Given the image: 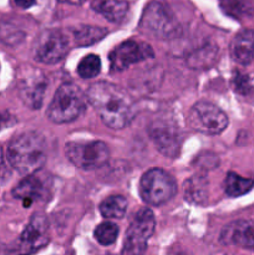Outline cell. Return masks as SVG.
<instances>
[{
	"label": "cell",
	"instance_id": "obj_25",
	"mask_svg": "<svg viewBox=\"0 0 254 255\" xmlns=\"http://www.w3.org/2000/svg\"><path fill=\"white\" fill-rule=\"evenodd\" d=\"M233 85L236 91L239 94H248V91L251 90V85L248 84V77H246V75H241L239 72H237V75L234 76Z\"/></svg>",
	"mask_w": 254,
	"mask_h": 255
},
{
	"label": "cell",
	"instance_id": "obj_15",
	"mask_svg": "<svg viewBox=\"0 0 254 255\" xmlns=\"http://www.w3.org/2000/svg\"><path fill=\"white\" fill-rule=\"evenodd\" d=\"M231 56L237 64L248 65L254 59V31L244 29L231 42Z\"/></svg>",
	"mask_w": 254,
	"mask_h": 255
},
{
	"label": "cell",
	"instance_id": "obj_13",
	"mask_svg": "<svg viewBox=\"0 0 254 255\" xmlns=\"http://www.w3.org/2000/svg\"><path fill=\"white\" fill-rule=\"evenodd\" d=\"M221 242L254 252V221L241 219L227 224L221 233Z\"/></svg>",
	"mask_w": 254,
	"mask_h": 255
},
{
	"label": "cell",
	"instance_id": "obj_9",
	"mask_svg": "<svg viewBox=\"0 0 254 255\" xmlns=\"http://www.w3.org/2000/svg\"><path fill=\"white\" fill-rule=\"evenodd\" d=\"M148 133L157 149L167 157H177L181 152L183 134L176 122L169 119H157L149 125Z\"/></svg>",
	"mask_w": 254,
	"mask_h": 255
},
{
	"label": "cell",
	"instance_id": "obj_17",
	"mask_svg": "<svg viewBox=\"0 0 254 255\" xmlns=\"http://www.w3.org/2000/svg\"><path fill=\"white\" fill-rule=\"evenodd\" d=\"M222 11L233 19H244L254 14L253 0H221Z\"/></svg>",
	"mask_w": 254,
	"mask_h": 255
},
{
	"label": "cell",
	"instance_id": "obj_11",
	"mask_svg": "<svg viewBox=\"0 0 254 255\" xmlns=\"http://www.w3.org/2000/svg\"><path fill=\"white\" fill-rule=\"evenodd\" d=\"M153 55L154 52L149 45L128 40L120 44L110 52V66L112 71H122L131 65L153 57Z\"/></svg>",
	"mask_w": 254,
	"mask_h": 255
},
{
	"label": "cell",
	"instance_id": "obj_3",
	"mask_svg": "<svg viewBox=\"0 0 254 255\" xmlns=\"http://www.w3.org/2000/svg\"><path fill=\"white\" fill-rule=\"evenodd\" d=\"M87 106V96L72 82L62 84L55 92L46 115L55 124H67L79 119Z\"/></svg>",
	"mask_w": 254,
	"mask_h": 255
},
{
	"label": "cell",
	"instance_id": "obj_10",
	"mask_svg": "<svg viewBox=\"0 0 254 255\" xmlns=\"http://www.w3.org/2000/svg\"><path fill=\"white\" fill-rule=\"evenodd\" d=\"M69 52V41L59 30L42 32L35 46V60L41 64H57Z\"/></svg>",
	"mask_w": 254,
	"mask_h": 255
},
{
	"label": "cell",
	"instance_id": "obj_18",
	"mask_svg": "<svg viewBox=\"0 0 254 255\" xmlns=\"http://www.w3.org/2000/svg\"><path fill=\"white\" fill-rule=\"evenodd\" d=\"M106 34L107 30L104 27L84 25L74 30V40L77 46L85 47L96 44L97 41L104 39Z\"/></svg>",
	"mask_w": 254,
	"mask_h": 255
},
{
	"label": "cell",
	"instance_id": "obj_12",
	"mask_svg": "<svg viewBox=\"0 0 254 255\" xmlns=\"http://www.w3.org/2000/svg\"><path fill=\"white\" fill-rule=\"evenodd\" d=\"M50 242L49 224L42 214H35L19 239V252L35 253Z\"/></svg>",
	"mask_w": 254,
	"mask_h": 255
},
{
	"label": "cell",
	"instance_id": "obj_26",
	"mask_svg": "<svg viewBox=\"0 0 254 255\" xmlns=\"http://www.w3.org/2000/svg\"><path fill=\"white\" fill-rule=\"evenodd\" d=\"M14 117L10 114H0V131L6 128V127H9L10 125L14 124Z\"/></svg>",
	"mask_w": 254,
	"mask_h": 255
},
{
	"label": "cell",
	"instance_id": "obj_6",
	"mask_svg": "<svg viewBox=\"0 0 254 255\" xmlns=\"http://www.w3.org/2000/svg\"><path fill=\"white\" fill-rule=\"evenodd\" d=\"M65 153L74 166L85 171L100 168L110 158L109 147L101 141L69 142Z\"/></svg>",
	"mask_w": 254,
	"mask_h": 255
},
{
	"label": "cell",
	"instance_id": "obj_23",
	"mask_svg": "<svg viewBox=\"0 0 254 255\" xmlns=\"http://www.w3.org/2000/svg\"><path fill=\"white\" fill-rule=\"evenodd\" d=\"M94 236L101 246H110V244L115 243L117 236H119V227L112 222H104L96 227Z\"/></svg>",
	"mask_w": 254,
	"mask_h": 255
},
{
	"label": "cell",
	"instance_id": "obj_5",
	"mask_svg": "<svg viewBox=\"0 0 254 255\" xmlns=\"http://www.w3.org/2000/svg\"><path fill=\"white\" fill-rule=\"evenodd\" d=\"M177 183L173 177L161 168H152L142 176L139 194L147 204L161 206L174 197Z\"/></svg>",
	"mask_w": 254,
	"mask_h": 255
},
{
	"label": "cell",
	"instance_id": "obj_21",
	"mask_svg": "<svg viewBox=\"0 0 254 255\" xmlns=\"http://www.w3.org/2000/svg\"><path fill=\"white\" fill-rule=\"evenodd\" d=\"M45 84L40 81L39 79L34 81H26V85L22 86L21 89V97L25 101V104L29 105L30 107L37 109L40 107L44 97Z\"/></svg>",
	"mask_w": 254,
	"mask_h": 255
},
{
	"label": "cell",
	"instance_id": "obj_19",
	"mask_svg": "<svg viewBox=\"0 0 254 255\" xmlns=\"http://www.w3.org/2000/svg\"><path fill=\"white\" fill-rule=\"evenodd\" d=\"M254 187V181L249 178H243L239 174L229 172L224 179V192L229 197H239L248 193Z\"/></svg>",
	"mask_w": 254,
	"mask_h": 255
},
{
	"label": "cell",
	"instance_id": "obj_28",
	"mask_svg": "<svg viewBox=\"0 0 254 255\" xmlns=\"http://www.w3.org/2000/svg\"><path fill=\"white\" fill-rule=\"evenodd\" d=\"M60 2H64V4H71V5H80L85 1V0H57Z\"/></svg>",
	"mask_w": 254,
	"mask_h": 255
},
{
	"label": "cell",
	"instance_id": "obj_4",
	"mask_svg": "<svg viewBox=\"0 0 254 255\" xmlns=\"http://www.w3.org/2000/svg\"><path fill=\"white\" fill-rule=\"evenodd\" d=\"M141 29L156 39H172L181 32V26L173 12L162 1H152L144 9Z\"/></svg>",
	"mask_w": 254,
	"mask_h": 255
},
{
	"label": "cell",
	"instance_id": "obj_20",
	"mask_svg": "<svg viewBox=\"0 0 254 255\" xmlns=\"http://www.w3.org/2000/svg\"><path fill=\"white\" fill-rule=\"evenodd\" d=\"M127 211V199L122 196H111L100 204V213L107 219H120Z\"/></svg>",
	"mask_w": 254,
	"mask_h": 255
},
{
	"label": "cell",
	"instance_id": "obj_22",
	"mask_svg": "<svg viewBox=\"0 0 254 255\" xmlns=\"http://www.w3.org/2000/svg\"><path fill=\"white\" fill-rule=\"evenodd\" d=\"M100 71H101V60L95 54L85 56L77 66V74L82 79H92V77L97 76Z\"/></svg>",
	"mask_w": 254,
	"mask_h": 255
},
{
	"label": "cell",
	"instance_id": "obj_8",
	"mask_svg": "<svg viewBox=\"0 0 254 255\" xmlns=\"http://www.w3.org/2000/svg\"><path fill=\"white\" fill-rule=\"evenodd\" d=\"M188 124L201 133L219 134L228 126V117L212 102L198 101L189 110Z\"/></svg>",
	"mask_w": 254,
	"mask_h": 255
},
{
	"label": "cell",
	"instance_id": "obj_29",
	"mask_svg": "<svg viewBox=\"0 0 254 255\" xmlns=\"http://www.w3.org/2000/svg\"><path fill=\"white\" fill-rule=\"evenodd\" d=\"M4 169V156H2V149L0 148V169Z\"/></svg>",
	"mask_w": 254,
	"mask_h": 255
},
{
	"label": "cell",
	"instance_id": "obj_27",
	"mask_svg": "<svg viewBox=\"0 0 254 255\" xmlns=\"http://www.w3.org/2000/svg\"><path fill=\"white\" fill-rule=\"evenodd\" d=\"M14 2L16 6L21 7V9H29L32 5H35L36 0H14Z\"/></svg>",
	"mask_w": 254,
	"mask_h": 255
},
{
	"label": "cell",
	"instance_id": "obj_1",
	"mask_svg": "<svg viewBox=\"0 0 254 255\" xmlns=\"http://www.w3.org/2000/svg\"><path fill=\"white\" fill-rule=\"evenodd\" d=\"M86 96L102 122L110 128H124L136 116V105L132 97L111 82L99 81L91 85Z\"/></svg>",
	"mask_w": 254,
	"mask_h": 255
},
{
	"label": "cell",
	"instance_id": "obj_2",
	"mask_svg": "<svg viewBox=\"0 0 254 255\" xmlns=\"http://www.w3.org/2000/svg\"><path fill=\"white\" fill-rule=\"evenodd\" d=\"M47 158L46 141L36 132H25L10 141L7 161L19 173L27 176L40 171Z\"/></svg>",
	"mask_w": 254,
	"mask_h": 255
},
{
	"label": "cell",
	"instance_id": "obj_24",
	"mask_svg": "<svg viewBox=\"0 0 254 255\" xmlns=\"http://www.w3.org/2000/svg\"><path fill=\"white\" fill-rule=\"evenodd\" d=\"M206 186L207 182L201 177H194L186 182V199L194 202V203H201L206 197Z\"/></svg>",
	"mask_w": 254,
	"mask_h": 255
},
{
	"label": "cell",
	"instance_id": "obj_16",
	"mask_svg": "<svg viewBox=\"0 0 254 255\" xmlns=\"http://www.w3.org/2000/svg\"><path fill=\"white\" fill-rule=\"evenodd\" d=\"M91 9L111 22H120L128 10L125 0H94Z\"/></svg>",
	"mask_w": 254,
	"mask_h": 255
},
{
	"label": "cell",
	"instance_id": "obj_14",
	"mask_svg": "<svg viewBox=\"0 0 254 255\" xmlns=\"http://www.w3.org/2000/svg\"><path fill=\"white\" fill-rule=\"evenodd\" d=\"M12 196L24 202L25 207H30L34 202L40 201L47 196V181L37 176L36 172L27 174L14 189Z\"/></svg>",
	"mask_w": 254,
	"mask_h": 255
},
{
	"label": "cell",
	"instance_id": "obj_7",
	"mask_svg": "<svg viewBox=\"0 0 254 255\" xmlns=\"http://www.w3.org/2000/svg\"><path fill=\"white\" fill-rule=\"evenodd\" d=\"M156 227V219L151 209L142 208L132 219L126 232L122 253L124 254H142L146 252L147 244L152 237Z\"/></svg>",
	"mask_w": 254,
	"mask_h": 255
}]
</instances>
